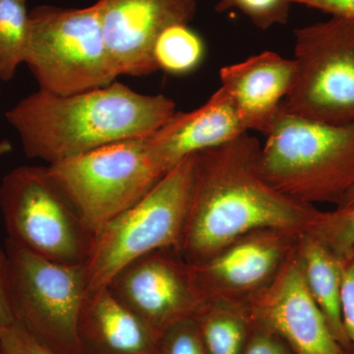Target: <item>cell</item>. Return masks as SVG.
I'll use <instances>...</instances> for the list:
<instances>
[{"label": "cell", "instance_id": "obj_1", "mask_svg": "<svg viewBox=\"0 0 354 354\" xmlns=\"http://www.w3.org/2000/svg\"><path fill=\"white\" fill-rule=\"evenodd\" d=\"M259 140L244 133L194 155V174L179 253L203 262L235 239L266 228L304 232L318 208L277 190L261 169Z\"/></svg>", "mask_w": 354, "mask_h": 354}, {"label": "cell", "instance_id": "obj_2", "mask_svg": "<svg viewBox=\"0 0 354 354\" xmlns=\"http://www.w3.org/2000/svg\"><path fill=\"white\" fill-rule=\"evenodd\" d=\"M176 113L164 95H145L114 81L73 95L39 90L6 111L28 158L48 165L101 147L152 134Z\"/></svg>", "mask_w": 354, "mask_h": 354}, {"label": "cell", "instance_id": "obj_3", "mask_svg": "<svg viewBox=\"0 0 354 354\" xmlns=\"http://www.w3.org/2000/svg\"><path fill=\"white\" fill-rule=\"evenodd\" d=\"M265 136L261 169L286 196L339 206L354 189V123L329 124L281 109Z\"/></svg>", "mask_w": 354, "mask_h": 354}, {"label": "cell", "instance_id": "obj_4", "mask_svg": "<svg viewBox=\"0 0 354 354\" xmlns=\"http://www.w3.org/2000/svg\"><path fill=\"white\" fill-rule=\"evenodd\" d=\"M194 155L183 158L145 197L94 235L83 266L86 298L108 288L133 261L160 249L178 251L192 188Z\"/></svg>", "mask_w": 354, "mask_h": 354}, {"label": "cell", "instance_id": "obj_5", "mask_svg": "<svg viewBox=\"0 0 354 354\" xmlns=\"http://www.w3.org/2000/svg\"><path fill=\"white\" fill-rule=\"evenodd\" d=\"M48 169L93 235L145 197L171 171L153 152L148 136L109 144Z\"/></svg>", "mask_w": 354, "mask_h": 354}, {"label": "cell", "instance_id": "obj_6", "mask_svg": "<svg viewBox=\"0 0 354 354\" xmlns=\"http://www.w3.org/2000/svg\"><path fill=\"white\" fill-rule=\"evenodd\" d=\"M29 16L24 64L39 90L78 94L106 87L118 78L95 3L84 8L37 6Z\"/></svg>", "mask_w": 354, "mask_h": 354}, {"label": "cell", "instance_id": "obj_7", "mask_svg": "<svg viewBox=\"0 0 354 354\" xmlns=\"http://www.w3.org/2000/svg\"><path fill=\"white\" fill-rule=\"evenodd\" d=\"M7 241L44 259L84 266L94 235L58 187L48 167L21 165L0 185Z\"/></svg>", "mask_w": 354, "mask_h": 354}, {"label": "cell", "instance_id": "obj_8", "mask_svg": "<svg viewBox=\"0 0 354 354\" xmlns=\"http://www.w3.org/2000/svg\"><path fill=\"white\" fill-rule=\"evenodd\" d=\"M295 82L281 109L335 125L354 123V21L330 17L295 31Z\"/></svg>", "mask_w": 354, "mask_h": 354}, {"label": "cell", "instance_id": "obj_9", "mask_svg": "<svg viewBox=\"0 0 354 354\" xmlns=\"http://www.w3.org/2000/svg\"><path fill=\"white\" fill-rule=\"evenodd\" d=\"M16 320L57 354H82L79 325L85 304L83 266L60 264L6 241Z\"/></svg>", "mask_w": 354, "mask_h": 354}, {"label": "cell", "instance_id": "obj_10", "mask_svg": "<svg viewBox=\"0 0 354 354\" xmlns=\"http://www.w3.org/2000/svg\"><path fill=\"white\" fill-rule=\"evenodd\" d=\"M106 288L160 335L194 318L207 302L189 263L172 248L133 261Z\"/></svg>", "mask_w": 354, "mask_h": 354}, {"label": "cell", "instance_id": "obj_11", "mask_svg": "<svg viewBox=\"0 0 354 354\" xmlns=\"http://www.w3.org/2000/svg\"><path fill=\"white\" fill-rule=\"evenodd\" d=\"M301 234L255 230L208 259L190 264L191 270L207 300L249 304L278 276Z\"/></svg>", "mask_w": 354, "mask_h": 354}, {"label": "cell", "instance_id": "obj_12", "mask_svg": "<svg viewBox=\"0 0 354 354\" xmlns=\"http://www.w3.org/2000/svg\"><path fill=\"white\" fill-rule=\"evenodd\" d=\"M102 35L118 76L144 77L158 71L157 39L176 24H189L196 0H97Z\"/></svg>", "mask_w": 354, "mask_h": 354}, {"label": "cell", "instance_id": "obj_13", "mask_svg": "<svg viewBox=\"0 0 354 354\" xmlns=\"http://www.w3.org/2000/svg\"><path fill=\"white\" fill-rule=\"evenodd\" d=\"M248 306L253 322L278 335L295 354L344 353L307 288L297 244L271 285Z\"/></svg>", "mask_w": 354, "mask_h": 354}, {"label": "cell", "instance_id": "obj_14", "mask_svg": "<svg viewBox=\"0 0 354 354\" xmlns=\"http://www.w3.org/2000/svg\"><path fill=\"white\" fill-rule=\"evenodd\" d=\"M293 59L264 51L220 70L221 87L234 102L247 132L267 134L295 82Z\"/></svg>", "mask_w": 354, "mask_h": 354}, {"label": "cell", "instance_id": "obj_15", "mask_svg": "<svg viewBox=\"0 0 354 354\" xmlns=\"http://www.w3.org/2000/svg\"><path fill=\"white\" fill-rule=\"evenodd\" d=\"M230 94L220 87L194 111H176L148 141L169 169L188 156L216 148L246 133Z\"/></svg>", "mask_w": 354, "mask_h": 354}, {"label": "cell", "instance_id": "obj_16", "mask_svg": "<svg viewBox=\"0 0 354 354\" xmlns=\"http://www.w3.org/2000/svg\"><path fill=\"white\" fill-rule=\"evenodd\" d=\"M79 337L82 354H157L160 335L104 288L86 298Z\"/></svg>", "mask_w": 354, "mask_h": 354}, {"label": "cell", "instance_id": "obj_17", "mask_svg": "<svg viewBox=\"0 0 354 354\" xmlns=\"http://www.w3.org/2000/svg\"><path fill=\"white\" fill-rule=\"evenodd\" d=\"M297 251L310 295L325 317L335 339L342 348L348 353L351 346L342 314L341 259L306 232L300 234Z\"/></svg>", "mask_w": 354, "mask_h": 354}, {"label": "cell", "instance_id": "obj_18", "mask_svg": "<svg viewBox=\"0 0 354 354\" xmlns=\"http://www.w3.org/2000/svg\"><path fill=\"white\" fill-rule=\"evenodd\" d=\"M193 319L209 354H243L254 325L248 304L207 300Z\"/></svg>", "mask_w": 354, "mask_h": 354}, {"label": "cell", "instance_id": "obj_19", "mask_svg": "<svg viewBox=\"0 0 354 354\" xmlns=\"http://www.w3.org/2000/svg\"><path fill=\"white\" fill-rule=\"evenodd\" d=\"M204 41L189 24L169 26L155 44L153 57L158 70L172 75H185L196 70L204 60Z\"/></svg>", "mask_w": 354, "mask_h": 354}, {"label": "cell", "instance_id": "obj_20", "mask_svg": "<svg viewBox=\"0 0 354 354\" xmlns=\"http://www.w3.org/2000/svg\"><path fill=\"white\" fill-rule=\"evenodd\" d=\"M27 0H0V81H10L24 64L30 34Z\"/></svg>", "mask_w": 354, "mask_h": 354}, {"label": "cell", "instance_id": "obj_21", "mask_svg": "<svg viewBox=\"0 0 354 354\" xmlns=\"http://www.w3.org/2000/svg\"><path fill=\"white\" fill-rule=\"evenodd\" d=\"M305 232L313 235L337 256L354 246V201L330 211L318 209Z\"/></svg>", "mask_w": 354, "mask_h": 354}, {"label": "cell", "instance_id": "obj_22", "mask_svg": "<svg viewBox=\"0 0 354 354\" xmlns=\"http://www.w3.org/2000/svg\"><path fill=\"white\" fill-rule=\"evenodd\" d=\"M290 6L288 0H220L216 9L218 12L239 9L256 27L266 30L286 24Z\"/></svg>", "mask_w": 354, "mask_h": 354}, {"label": "cell", "instance_id": "obj_23", "mask_svg": "<svg viewBox=\"0 0 354 354\" xmlns=\"http://www.w3.org/2000/svg\"><path fill=\"white\" fill-rule=\"evenodd\" d=\"M157 354H209L194 319L169 328L160 335Z\"/></svg>", "mask_w": 354, "mask_h": 354}, {"label": "cell", "instance_id": "obj_24", "mask_svg": "<svg viewBox=\"0 0 354 354\" xmlns=\"http://www.w3.org/2000/svg\"><path fill=\"white\" fill-rule=\"evenodd\" d=\"M0 351L2 354H57L38 341L17 320L0 330Z\"/></svg>", "mask_w": 354, "mask_h": 354}, {"label": "cell", "instance_id": "obj_25", "mask_svg": "<svg viewBox=\"0 0 354 354\" xmlns=\"http://www.w3.org/2000/svg\"><path fill=\"white\" fill-rule=\"evenodd\" d=\"M342 264V314L351 351L354 353V246L339 256Z\"/></svg>", "mask_w": 354, "mask_h": 354}, {"label": "cell", "instance_id": "obj_26", "mask_svg": "<svg viewBox=\"0 0 354 354\" xmlns=\"http://www.w3.org/2000/svg\"><path fill=\"white\" fill-rule=\"evenodd\" d=\"M243 354H295L281 337L254 323Z\"/></svg>", "mask_w": 354, "mask_h": 354}, {"label": "cell", "instance_id": "obj_27", "mask_svg": "<svg viewBox=\"0 0 354 354\" xmlns=\"http://www.w3.org/2000/svg\"><path fill=\"white\" fill-rule=\"evenodd\" d=\"M11 299L9 260L6 250L0 248V330L15 322Z\"/></svg>", "mask_w": 354, "mask_h": 354}, {"label": "cell", "instance_id": "obj_28", "mask_svg": "<svg viewBox=\"0 0 354 354\" xmlns=\"http://www.w3.org/2000/svg\"><path fill=\"white\" fill-rule=\"evenodd\" d=\"M290 4H300L317 9L332 17L354 21V0H288Z\"/></svg>", "mask_w": 354, "mask_h": 354}, {"label": "cell", "instance_id": "obj_29", "mask_svg": "<svg viewBox=\"0 0 354 354\" xmlns=\"http://www.w3.org/2000/svg\"><path fill=\"white\" fill-rule=\"evenodd\" d=\"M12 151V144L10 143L9 140H2L0 142V156L6 155Z\"/></svg>", "mask_w": 354, "mask_h": 354}, {"label": "cell", "instance_id": "obj_30", "mask_svg": "<svg viewBox=\"0 0 354 354\" xmlns=\"http://www.w3.org/2000/svg\"><path fill=\"white\" fill-rule=\"evenodd\" d=\"M354 201V189L351 191V193L348 195V197L346 198V199L344 200V202L342 203V204H344V203H348V202H353ZM341 205V204H339Z\"/></svg>", "mask_w": 354, "mask_h": 354}, {"label": "cell", "instance_id": "obj_31", "mask_svg": "<svg viewBox=\"0 0 354 354\" xmlns=\"http://www.w3.org/2000/svg\"><path fill=\"white\" fill-rule=\"evenodd\" d=\"M344 354H354V353H346V351H344Z\"/></svg>", "mask_w": 354, "mask_h": 354}, {"label": "cell", "instance_id": "obj_32", "mask_svg": "<svg viewBox=\"0 0 354 354\" xmlns=\"http://www.w3.org/2000/svg\"><path fill=\"white\" fill-rule=\"evenodd\" d=\"M0 354H2V353H1V351H0Z\"/></svg>", "mask_w": 354, "mask_h": 354}]
</instances>
